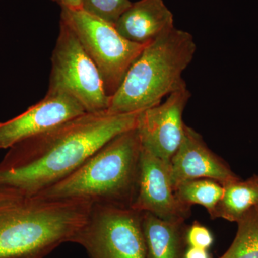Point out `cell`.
Listing matches in <instances>:
<instances>
[{
    "label": "cell",
    "instance_id": "obj_1",
    "mask_svg": "<svg viewBox=\"0 0 258 258\" xmlns=\"http://www.w3.org/2000/svg\"><path fill=\"white\" fill-rule=\"evenodd\" d=\"M139 113H86L15 144L0 162V191L32 197L53 186L116 136L137 128Z\"/></svg>",
    "mask_w": 258,
    "mask_h": 258
},
{
    "label": "cell",
    "instance_id": "obj_2",
    "mask_svg": "<svg viewBox=\"0 0 258 258\" xmlns=\"http://www.w3.org/2000/svg\"><path fill=\"white\" fill-rule=\"evenodd\" d=\"M92 203L15 197L0 204V258H43L71 242Z\"/></svg>",
    "mask_w": 258,
    "mask_h": 258
},
{
    "label": "cell",
    "instance_id": "obj_3",
    "mask_svg": "<svg viewBox=\"0 0 258 258\" xmlns=\"http://www.w3.org/2000/svg\"><path fill=\"white\" fill-rule=\"evenodd\" d=\"M142 144L137 128L116 136L77 170L35 195L132 208L138 189Z\"/></svg>",
    "mask_w": 258,
    "mask_h": 258
},
{
    "label": "cell",
    "instance_id": "obj_4",
    "mask_svg": "<svg viewBox=\"0 0 258 258\" xmlns=\"http://www.w3.org/2000/svg\"><path fill=\"white\" fill-rule=\"evenodd\" d=\"M197 45L189 32L173 28L148 43L132 64L107 111L125 114L161 103L171 93L186 87L183 72L192 61Z\"/></svg>",
    "mask_w": 258,
    "mask_h": 258
},
{
    "label": "cell",
    "instance_id": "obj_5",
    "mask_svg": "<svg viewBox=\"0 0 258 258\" xmlns=\"http://www.w3.org/2000/svg\"><path fill=\"white\" fill-rule=\"evenodd\" d=\"M60 20L74 32L96 64L108 96H113L147 45L128 41L114 25L83 10L61 8Z\"/></svg>",
    "mask_w": 258,
    "mask_h": 258
},
{
    "label": "cell",
    "instance_id": "obj_6",
    "mask_svg": "<svg viewBox=\"0 0 258 258\" xmlns=\"http://www.w3.org/2000/svg\"><path fill=\"white\" fill-rule=\"evenodd\" d=\"M47 93H66L76 98L86 113L106 111L108 96L98 69L74 32L60 20L52 56Z\"/></svg>",
    "mask_w": 258,
    "mask_h": 258
},
{
    "label": "cell",
    "instance_id": "obj_7",
    "mask_svg": "<svg viewBox=\"0 0 258 258\" xmlns=\"http://www.w3.org/2000/svg\"><path fill=\"white\" fill-rule=\"evenodd\" d=\"M71 242L82 246L89 258H147L142 212L93 204Z\"/></svg>",
    "mask_w": 258,
    "mask_h": 258
},
{
    "label": "cell",
    "instance_id": "obj_8",
    "mask_svg": "<svg viewBox=\"0 0 258 258\" xmlns=\"http://www.w3.org/2000/svg\"><path fill=\"white\" fill-rule=\"evenodd\" d=\"M190 97L184 87L171 93L164 103L139 113L137 130L142 148L170 162L184 139L182 115Z\"/></svg>",
    "mask_w": 258,
    "mask_h": 258
},
{
    "label": "cell",
    "instance_id": "obj_9",
    "mask_svg": "<svg viewBox=\"0 0 258 258\" xmlns=\"http://www.w3.org/2000/svg\"><path fill=\"white\" fill-rule=\"evenodd\" d=\"M132 209L149 212L168 221H185L191 214L176 197L170 175L169 163L142 148L138 189Z\"/></svg>",
    "mask_w": 258,
    "mask_h": 258
},
{
    "label": "cell",
    "instance_id": "obj_10",
    "mask_svg": "<svg viewBox=\"0 0 258 258\" xmlns=\"http://www.w3.org/2000/svg\"><path fill=\"white\" fill-rule=\"evenodd\" d=\"M76 98L66 93H46L21 114L0 122V150L44 133L56 125L86 113Z\"/></svg>",
    "mask_w": 258,
    "mask_h": 258
},
{
    "label": "cell",
    "instance_id": "obj_11",
    "mask_svg": "<svg viewBox=\"0 0 258 258\" xmlns=\"http://www.w3.org/2000/svg\"><path fill=\"white\" fill-rule=\"evenodd\" d=\"M174 190L189 180L209 179L224 185L240 179L222 158L215 154L202 136L185 125L181 145L169 162Z\"/></svg>",
    "mask_w": 258,
    "mask_h": 258
},
{
    "label": "cell",
    "instance_id": "obj_12",
    "mask_svg": "<svg viewBox=\"0 0 258 258\" xmlns=\"http://www.w3.org/2000/svg\"><path fill=\"white\" fill-rule=\"evenodd\" d=\"M128 41L147 45L174 26V17L163 0H139L132 3L114 25Z\"/></svg>",
    "mask_w": 258,
    "mask_h": 258
},
{
    "label": "cell",
    "instance_id": "obj_13",
    "mask_svg": "<svg viewBox=\"0 0 258 258\" xmlns=\"http://www.w3.org/2000/svg\"><path fill=\"white\" fill-rule=\"evenodd\" d=\"M147 258H184L188 247L185 221H168L142 212Z\"/></svg>",
    "mask_w": 258,
    "mask_h": 258
},
{
    "label": "cell",
    "instance_id": "obj_14",
    "mask_svg": "<svg viewBox=\"0 0 258 258\" xmlns=\"http://www.w3.org/2000/svg\"><path fill=\"white\" fill-rule=\"evenodd\" d=\"M221 200L212 219L237 222L258 204V175L224 185Z\"/></svg>",
    "mask_w": 258,
    "mask_h": 258
},
{
    "label": "cell",
    "instance_id": "obj_15",
    "mask_svg": "<svg viewBox=\"0 0 258 258\" xmlns=\"http://www.w3.org/2000/svg\"><path fill=\"white\" fill-rule=\"evenodd\" d=\"M224 187L215 180H189L180 184L175 193L179 201L186 206L200 205L208 210L212 218L218 203L223 195Z\"/></svg>",
    "mask_w": 258,
    "mask_h": 258
},
{
    "label": "cell",
    "instance_id": "obj_16",
    "mask_svg": "<svg viewBox=\"0 0 258 258\" xmlns=\"http://www.w3.org/2000/svg\"><path fill=\"white\" fill-rule=\"evenodd\" d=\"M229 249L220 258H258V210L252 208L240 220Z\"/></svg>",
    "mask_w": 258,
    "mask_h": 258
},
{
    "label": "cell",
    "instance_id": "obj_17",
    "mask_svg": "<svg viewBox=\"0 0 258 258\" xmlns=\"http://www.w3.org/2000/svg\"><path fill=\"white\" fill-rule=\"evenodd\" d=\"M82 10L88 14L114 25L130 8V0H81Z\"/></svg>",
    "mask_w": 258,
    "mask_h": 258
},
{
    "label": "cell",
    "instance_id": "obj_18",
    "mask_svg": "<svg viewBox=\"0 0 258 258\" xmlns=\"http://www.w3.org/2000/svg\"><path fill=\"white\" fill-rule=\"evenodd\" d=\"M188 247L208 249L214 242V237L208 227L198 221L193 222L186 231Z\"/></svg>",
    "mask_w": 258,
    "mask_h": 258
},
{
    "label": "cell",
    "instance_id": "obj_19",
    "mask_svg": "<svg viewBox=\"0 0 258 258\" xmlns=\"http://www.w3.org/2000/svg\"><path fill=\"white\" fill-rule=\"evenodd\" d=\"M184 258H211L208 249L188 247L184 254Z\"/></svg>",
    "mask_w": 258,
    "mask_h": 258
},
{
    "label": "cell",
    "instance_id": "obj_20",
    "mask_svg": "<svg viewBox=\"0 0 258 258\" xmlns=\"http://www.w3.org/2000/svg\"><path fill=\"white\" fill-rule=\"evenodd\" d=\"M52 1L57 3L61 8L73 10H82L81 0H52Z\"/></svg>",
    "mask_w": 258,
    "mask_h": 258
},
{
    "label": "cell",
    "instance_id": "obj_21",
    "mask_svg": "<svg viewBox=\"0 0 258 258\" xmlns=\"http://www.w3.org/2000/svg\"><path fill=\"white\" fill-rule=\"evenodd\" d=\"M15 195H10V194L5 193L4 191H0V204L4 203L7 200H10L13 198H15Z\"/></svg>",
    "mask_w": 258,
    "mask_h": 258
},
{
    "label": "cell",
    "instance_id": "obj_22",
    "mask_svg": "<svg viewBox=\"0 0 258 258\" xmlns=\"http://www.w3.org/2000/svg\"><path fill=\"white\" fill-rule=\"evenodd\" d=\"M256 208H257V210H258V204H257V206H256Z\"/></svg>",
    "mask_w": 258,
    "mask_h": 258
}]
</instances>
